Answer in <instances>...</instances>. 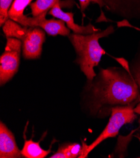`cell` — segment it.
Instances as JSON below:
<instances>
[{
  "label": "cell",
  "instance_id": "cell-1",
  "mask_svg": "<svg viewBox=\"0 0 140 158\" xmlns=\"http://www.w3.org/2000/svg\"><path fill=\"white\" fill-rule=\"evenodd\" d=\"M139 88L131 73L123 68H101L92 80H87L80 94L81 111L88 118L110 117L118 106L138 105Z\"/></svg>",
  "mask_w": 140,
  "mask_h": 158
},
{
  "label": "cell",
  "instance_id": "cell-2",
  "mask_svg": "<svg viewBox=\"0 0 140 158\" xmlns=\"http://www.w3.org/2000/svg\"><path fill=\"white\" fill-rule=\"evenodd\" d=\"M114 32V28L111 25L104 30L91 34L82 35L74 33L68 35L77 56L74 62L79 65L87 80H92L96 76L94 68L99 65L102 56L106 53L99 42V40Z\"/></svg>",
  "mask_w": 140,
  "mask_h": 158
},
{
  "label": "cell",
  "instance_id": "cell-3",
  "mask_svg": "<svg viewBox=\"0 0 140 158\" xmlns=\"http://www.w3.org/2000/svg\"><path fill=\"white\" fill-rule=\"evenodd\" d=\"M6 37H13L22 42L23 56L26 59L40 58L42 46L45 41V31L38 27H25L12 20H8L3 26Z\"/></svg>",
  "mask_w": 140,
  "mask_h": 158
},
{
  "label": "cell",
  "instance_id": "cell-4",
  "mask_svg": "<svg viewBox=\"0 0 140 158\" xmlns=\"http://www.w3.org/2000/svg\"><path fill=\"white\" fill-rule=\"evenodd\" d=\"M134 105L118 106L112 108L110 118L104 129L99 136L87 146L82 158H86L102 142L108 138L116 137L124 125L133 123L138 117Z\"/></svg>",
  "mask_w": 140,
  "mask_h": 158
},
{
  "label": "cell",
  "instance_id": "cell-5",
  "mask_svg": "<svg viewBox=\"0 0 140 158\" xmlns=\"http://www.w3.org/2000/svg\"><path fill=\"white\" fill-rule=\"evenodd\" d=\"M6 45L0 57V85L10 81L18 71L22 42L20 40L6 37Z\"/></svg>",
  "mask_w": 140,
  "mask_h": 158
},
{
  "label": "cell",
  "instance_id": "cell-6",
  "mask_svg": "<svg viewBox=\"0 0 140 158\" xmlns=\"http://www.w3.org/2000/svg\"><path fill=\"white\" fill-rule=\"evenodd\" d=\"M94 3L125 20H140V0H95Z\"/></svg>",
  "mask_w": 140,
  "mask_h": 158
},
{
  "label": "cell",
  "instance_id": "cell-7",
  "mask_svg": "<svg viewBox=\"0 0 140 158\" xmlns=\"http://www.w3.org/2000/svg\"><path fill=\"white\" fill-rule=\"evenodd\" d=\"M48 11H45L37 17H27L23 25L25 27H38L51 36H68L70 30L67 27L64 21L60 19H46L45 17Z\"/></svg>",
  "mask_w": 140,
  "mask_h": 158
},
{
  "label": "cell",
  "instance_id": "cell-8",
  "mask_svg": "<svg viewBox=\"0 0 140 158\" xmlns=\"http://www.w3.org/2000/svg\"><path fill=\"white\" fill-rule=\"evenodd\" d=\"M0 157H24L22 150L17 145L13 134L2 121L0 122Z\"/></svg>",
  "mask_w": 140,
  "mask_h": 158
},
{
  "label": "cell",
  "instance_id": "cell-9",
  "mask_svg": "<svg viewBox=\"0 0 140 158\" xmlns=\"http://www.w3.org/2000/svg\"><path fill=\"white\" fill-rule=\"evenodd\" d=\"M49 14L53 16L55 18L64 21L67 27L70 30H72L74 34L88 35L100 31L99 29L96 28L91 23H89L86 26H82L76 24L74 22L73 13H66L62 11L60 3H57L52 9H50L49 11Z\"/></svg>",
  "mask_w": 140,
  "mask_h": 158
},
{
  "label": "cell",
  "instance_id": "cell-10",
  "mask_svg": "<svg viewBox=\"0 0 140 158\" xmlns=\"http://www.w3.org/2000/svg\"><path fill=\"white\" fill-rule=\"evenodd\" d=\"M87 146L82 142V145L78 143H66L59 146L57 152L50 158H82Z\"/></svg>",
  "mask_w": 140,
  "mask_h": 158
},
{
  "label": "cell",
  "instance_id": "cell-11",
  "mask_svg": "<svg viewBox=\"0 0 140 158\" xmlns=\"http://www.w3.org/2000/svg\"><path fill=\"white\" fill-rule=\"evenodd\" d=\"M51 152V148L49 150L42 148L38 142L32 139L25 140V143L22 150L24 157L26 158H45Z\"/></svg>",
  "mask_w": 140,
  "mask_h": 158
},
{
  "label": "cell",
  "instance_id": "cell-12",
  "mask_svg": "<svg viewBox=\"0 0 140 158\" xmlns=\"http://www.w3.org/2000/svg\"><path fill=\"white\" fill-rule=\"evenodd\" d=\"M32 1L33 0H14L8 11L10 19L23 25L28 17L24 15V11Z\"/></svg>",
  "mask_w": 140,
  "mask_h": 158
},
{
  "label": "cell",
  "instance_id": "cell-13",
  "mask_svg": "<svg viewBox=\"0 0 140 158\" xmlns=\"http://www.w3.org/2000/svg\"><path fill=\"white\" fill-rule=\"evenodd\" d=\"M118 62L121 63L123 67L131 73L139 88L140 92V45L137 53L130 62L128 63L126 60L124 59L122 62L121 61ZM139 103H140V95L138 101V104Z\"/></svg>",
  "mask_w": 140,
  "mask_h": 158
},
{
  "label": "cell",
  "instance_id": "cell-14",
  "mask_svg": "<svg viewBox=\"0 0 140 158\" xmlns=\"http://www.w3.org/2000/svg\"><path fill=\"white\" fill-rule=\"evenodd\" d=\"M60 0H36L34 3L30 4L33 17H37L42 13L48 11L57 3H60Z\"/></svg>",
  "mask_w": 140,
  "mask_h": 158
},
{
  "label": "cell",
  "instance_id": "cell-15",
  "mask_svg": "<svg viewBox=\"0 0 140 158\" xmlns=\"http://www.w3.org/2000/svg\"><path fill=\"white\" fill-rule=\"evenodd\" d=\"M13 0H0V25L2 27L9 19L8 11Z\"/></svg>",
  "mask_w": 140,
  "mask_h": 158
},
{
  "label": "cell",
  "instance_id": "cell-16",
  "mask_svg": "<svg viewBox=\"0 0 140 158\" xmlns=\"http://www.w3.org/2000/svg\"><path fill=\"white\" fill-rule=\"evenodd\" d=\"M81 8L82 11H84L87 8V7L89 6V5L91 3L93 2L94 3L95 0H79Z\"/></svg>",
  "mask_w": 140,
  "mask_h": 158
},
{
  "label": "cell",
  "instance_id": "cell-17",
  "mask_svg": "<svg viewBox=\"0 0 140 158\" xmlns=\"http://www.w3.org/2000/svg\"><path fill=\"white\" fill-rule=\"evenodd\" d=\"M138 124H139L138 128V129L136 130V133L134 135V137H136L138 139V140L139 141V143H140V117H139V118L138 120Z\"/></svg>",
  "mask_w": 140,
  "mask_h": 158
},
{
  "label": "cell",
  "instance_id": "cell-18",
  "mask_svg": "<svg viewBox=\"0 0 140 158\" xmlns=\"http://www.w3.org/2000/svg\"><path fill=\"white\" fill-rule=\"evenodd\" d=\"M136 28V29H138V28ZM139 30H140V29H139Z\"/></svg>",
  "mask_w": 140,
  "mask_h": 158
},
{
  "label": "cell",
  "instance_id": "cell-19",
  "mask_svg": "<svg viewBox=\"0 0 140 158\" xmlns=\"http://www.w3.org/2000/svg\"></svg>",
  "mask_w": 140,
  "mask_h": 158
}]
</instances>
